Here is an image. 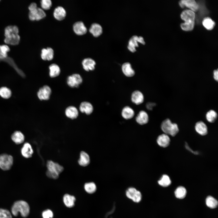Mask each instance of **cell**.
Here are the masks:
<instances>
[{"label":"cell","mask_w":218,"mask_h":218,"mask_svg":"<svg viewBox=\"0 0 218 218\" xmlns=\"http://www.w3.org/2000/svg\"><path fill=\"white\" fill-rule=\"evenodd\" d=\"M18 33L19 30L17 26L10 25L7 27L5 30V42L11 45H18L20 41Z\"/></svg>","instance_id":"cell-1"},{"label":"cell","mask_w":218,"mask_h":218,"mask_svg":"<svg viewBox=\"0 0 218 218\" xmlns=\"http://www.w3.org/2000/svg\"><path fill=\"white\" fill-rule=\"evenodd\" d=\"M181 19L185 21L180 24L181 29L186 31H191L193 29L195 18L194 12L190 10L183 11L180 14Z\"/></svg>","instance_id":"cell-2"},{"label":"cell","mask_w":218,"mask_h":218,"mask_svg":"<svg viewBox=\"0 0 218 218\" xmlns=\"http://www.w3.org/2000/svg\"><path fill=\"white\" fill-rule=\"evenodd\" d=\"M30 208L28 204L25 201L18 200L15 201L11 209V213L13 215L17 216L19 213L23 217H27L30 213Z\"/></svg>","instance_id":"cell-3"},{"label":"cell","mask_w":218,"mask_h":218,"mask_svg":"<svg viewBox=\"0 0 218 218\" xmlns=\"http://www.w3.org/2000/svg\"><path fill=\"white\" fill-rule=\"evenodd\" d=\"M46 166L47 168L46 172L47 176L48 177L53 179L58 178L60 174L64 170L63 167L52 160H48Z\"/></svg>","instance_id":"cell-4"},{"label":"cell","mask_w":218,"mask_h":218,"mask_svg":"<svg viewBox=\"0 0 218 218\" xmlns=\"http://www.w3.org/2000/svg\"><path fill=\"white\" fill-rule=\"evenodd\" d=\"M161 128L164 134L172 136H175L179 131L177 124L172 123L168 118L163 121L161 124Z\"/></svg>","instance_id":"cell-5"},{"label":"cell","mask_w":218,"mask_h":218,"mask_svg":"<svg viewBox=\"0 0 218 218\" xmlns=\"http://www.w3.org/2000/svg\"><path fill=\"white\" fill-rule=\"evenodd\" d=\"M13 161L12 157L7 154L0 155V168L4 170H9L12 167Z\"/></svg>","instance_id":"cell-6"},{"label":"cell","mask_w":218,"mask_h":218,"mask_svg":"<svg viewBox=\"0 0 218 218\" xmlns=\"http://www.w3.org/2000/svg\"><path fill=\"white\" fill-rule=\"evenodd\" d=\"M138 43L143 45H145V43L143 38L141 36L137 35L132 36L128 41L127 48L132 52L136 51V48L138 47Z\"/></svg>","instance_id":"cell-7"},{"label":"cell","mask_w":218,"mask_h":218,"mask_svg":"<svg viewBox=\"0 0 218 218\" xmlns=\"http://www.w3.org/2000/svg\"><path fill=\"white\" fill-rule=\"evenodd\" d=\"M126 196L135 203H138L142 199V195L140 192L133 187H130L126 192Z\"/></svg>","instance_id":"cell-8"},{"label":"cell","mask_w":218,"mask_h":218,"mask_svg":"<svg viewBox=\"0 0 218 218\" xmlns=\"http://www.w3.org/2000/svg\"><path fill=\"white\" fill-rule=\"evenodd\" d=\"M82 78L80 74H74L68 77L67 82L70 87L78 88L82 83Z\"/></svg>","instance_id":"cell-9"},{"label":"cell","mask_w":218,"mask_h":218,"mask_svg":"<svg viewBox=\"0 0 218 218\" xmlns=\"http://www.w3.org/2000/svg\"><path fill=\"white\" fill-rule=\"evenodd\" d=\"M45 16V13L41 8H37L35 9L29 11V18L31 21H38L43 19Z\"/></svg>","instance_id":"cell-10"},{"label":"cell","mask_w":218,"mask_h":218,"mask_svg":"<svg viewBox=\"0 0 218 218\" xmlns=\"http://www.w3.org/2000/svg\"><path fill=\"white\" fill-rule=\"evenodd\" d=\"M51 93L50 87L45 85L39 89L37 93V96L41 100H47L49 99Z\"/></svg>","instance_id":"cell-11"},{"label":"cell","mask_w":218,"mask_h":218,"mask_svg":"<svg viewBox=\"0 0 218 218\" xmlns=\"http://www.w3.org/2000/svg\"><path fill=\"white\" fill-rule=\"evenodd\" d=\"M182 8L186 7L193 12H197L199 9V4L194 0H182L179 2Z\"/></svg>","instance_id":"cell-12"},{"label":"cell","mask_w":218,"mask_h":218,"mask_svg":"<svg viewBox=\"0 0 218 218\" xmlns=\"http://www.w3.org/2000/svg\"><path fill=\"white\" fill-rule=\"evenodd\" d=\"M73 29L74 32L78 35H84L87 32V29L82 21L75 23L73 25Z\"/></svg>","instance_id":"cell-13"},{"label":"cell","mask_w":218,"mask_h":218,"mask_svg":"<svg viewBox=\"0 0 218 218\" xmlns=\"http://www.w3.org/2000/svg\"><path fill=\"white\" fill-rule=\"evenodd\" d=\"M157 141L158 144L160 147H166L170 144V139L168 135L163 134L158 136Z\"/></svg>","instance_id":"cell-14"},{"label":"cell","mask_w":218,"mask_h":218,"mask_svg":"<svg viewBox=\"0 0 218 218\" xmlns=\"http://www.w3.org/2000/svg\"><path fill=\"white\" fill-rule=\"evenodd\" d=\"M196 131L202 136L206 135L208 132L207 127L206 124L202 121L197 122L195 126Z\"/></svg>","instance_id":"cell-15"},{"label":"cell","mask_w":218,"mask_h":218,"mask_svg":"<svg viewBox=\"0 0 218 218\" xmlns=\"http://www.w3.org/2000/svg\"><path fill=\"white\" fill-rule=\"evenodd\" d=\"M82 65L84 69L87 71H93L95 68V61L90 58H86L82 61Z\"/></svg>","instance_id":"cell-16"},{"label":"cell","mask_w":218,"mask_h":218,"mask_svg":"<svg viewBox=\"0 0 218 218\" xmlns=\"http://www.w3.org/2000/svg\"><path fill=\"white\" fill-rule=\"evenodd\" d=\"M131 100L133 102L137 105L140 104L144 102L143 94L139 91H134L132 94Z\"/></svg>","instance_id":"cell-17"},{"label":"cell","mask_w":218,"mask_h":218,"mask_svg":"<svg viewBox=\"0 0 218 218\" xmlns=\"http://www.w3.org/2000/svg\"><path fill=\"white\" fill-rule=\"evenodd\" d=\"M79 110L82 113H85L87 115H90L93 112V107L90 102L84 101L80 104Z\"/></svg>","instance_id":"cell-18"},{"label":"cell","mask_w":218,"mask_h":218,"mask_svg":"<svg viewBox=\"0 0 218 218\" xmlns=\"http://www.w3.org/2000/svg\"><path fill=\"white\" fill-rule=\"evenodd\" d=\"M136 120L137 122L140 125L147 124L149 121V117L147 113L144 111H140L137 114Z\"/></svg>","instance_id":"cell-19"},{"label":"cell","mask_w":218,"mask_h":218,"mask_svg":"<svg viewBox=\"0 0 218 218\" xmlns=\"http://www.w3.org/2000/svg\"><path fill=\"white\" fill-rule=\"evenodd\" d=\"M54 51L51 48H43L41 50V57L44 60L51 61L54 57Z\"/></svg>","instance_id":"cell-20"},{"label":"cell","mask_w":218,"mask_h":218,"mask_svg":"<svg viewBox=\"0 0 218 218\" xmlns=\"http://www.w3.org/2000/svg\"><path fill=\"white\" fill-rule=\"evenodd\" d=\"M22 155L26 158L31 157L33 153V150L30 144L28 143H25L21 150Z\"/></svg>","instance_id":"cell-21"},{"label":"cell","mask_w":218,"mask_h":218,"mask_svg":"<svg viewBox=\"0 0 218 218\" xmlns=\"http://www.w3.org/2000/svg\"><path fill=\"white\" fill-rule=\"evenodd\" d=\"M65 114L68 118L72 119L76 118L78 115V112L77 108L73 106L68 107L65 110Z\"/></svg>","instance_id":"cell-22"},{"label":"cell","mask_w":218,"mask_h":218,"mask_svg":"<svg viewBox=\"0 0 218 218\" xmlns=\"http://www.w3.org/2000/svg\"><path fill=\"white\" fill-rule=\"evenodd\" d=\"M122 70L124 74L127 77H133L135 74L134 70L129 62L124 63L122 65Z\"/></svg>","instance_id":"cell-23"},{"label":"cell","mask_w":218,"mask_h":218,"mask_svg":"<svg viewBox=\"0 0 218 218\" xmlns=\"http://www.w3.org/2000/svg\"><path fill=\"white\" fill-rule=\"evenodd\" d=\"M53 15L55 19L59 21H61L65 18L66 15V12L63 7L58 6L55 9Z\"/></svg>","instance_id":"cell-24"},{"label":"cell","mask_w":218,"mask_h":218,"mask_svg":"<svg viewBox=\"0 0 218 218\" xmlns=\"http://www.w3.org/2000/svg\"><path fill=\"white\" fill-rule=\"evenodd\" d=\"M90 161L89 155L84 151H81L80 154V158L78 160L79 164L81 166L86 167L89 164Z\"/></svg>","instance_id":"cell-25"},{"label":"cell","mask_w":218,"mask_h":218,"mask_svg":"<svg viewBox=\"0 0 218 218\" xmlns=\"http://www.w3.org/2000/svg\"><path fill=\"white\" fill-rule=\"evenodd\" d=\"M90 32L95 37L100 36L102 32V28L101 26L97 23L92 24L89 30Z\"/></svg>","instance_id":"cell-26"},{"label":"cell","mask_w":218,"mask_h":218,"mask_svg":"<svg viewBox=\"0 0 218 218\" xmlns=\"http://www.w3.org/2000/svg\"><path fill=\"white\" fill-rule=\"evenodd\" d=\"M12 140L16 144H20L23 143L25 140L24 134L20 131L14 132L11 136Z\"/></svg>","instance_id":"cell-27"},{"label":"cell","mask_w":218,"mask_h":218,"mask_svg":"<svg viewBox=\"0 0 218 218\" xmlns=\"http://www.w3.org/2000/svg\"><path fill=\"white\" fill-rule=\"evenodd\" d=\"M121 115L122 117L126 119H129L133 117L134 115L133 110L130 107L126 106L123 109Z\"/></svg>","instance_id":"cell-28"},{"label":"cell","mask_w":218,"mask_h":218,"mask_svg":"<svg viewBox=\"0 0 218 218\" xmlns=\"http://www.w3.org/2000/svg\"><path fill=\"white\" fill-rule=\"evenodd\" d=\"M63 200L64 204L68 207H72L74 205L75 198L73 196L65 194L64 196Z\"/></svg>","instance_id":"cell-29"},{"label":"cell","mask_w":218,"mask_h":218,"mask_svg":"<svg viewBox=\"0 0 218 218\" xmlns=\"http://www.w3.org/2000/svg\"><path fill=\"white\" fill-rule=\"evenodd\" d=\"M49 75L51 78H55L58 76L61 72L59 66L55 64H53L49 66Z\"/></svg>","instance_id":"cell-30"},{"label":"cell","mask_w":218,"mask_h":218,"mask_svg":"<svg viewBox=\"0 0 218 218\" xmlns=\"http://www.w3.org/2000/svg\"><path fill=\"white\" fill-rule=\"evenodd\" d=\"M202 23L204 27L208 30L212 29L215 25V22L209 17L204 18L203 19Z\"/></svg>","instance_id":"cell-31"},{"label":"cell","mask_w":218,"mask_h":218,"mask_svg":"<svg viewBox=\"0 0 218 218\" xmlns=\"http://www.w3.org/2000/svg\"><path fill=\"white\" fill-rule=\"evenodd\" d=\"M217 114L216 112L213 110H210L208 111L206 114L207 121L210 123H213L216 119Z\"/></svg>","instance_id":"cell-32"},{"label":"cell","mask_w":218,"mask_h":218,"mask_svg":"<svg viewBox=\"0 0 218 218\" xmlns=\"http://www.w3.org/2000/svg\"><path fill=\"white\" fill-rule=\"evenodd\" d=\"M187 194L185 188L183 186L178 187L175 191V195L178 198L182 199L184 198Z\"/></svg>","instance_id":"cell-33"},{"label":"cell","mask_w":218,"mask_h":218,"mask_svg":"<svg viewBox=\"0 0 218 218\" xmlns=\"http://www.w3.org/2000/svg\"><path fill=\"white\" fill-rule=\"evenodd\" d=\"M158 183L161 186L167 187L170 184L171 180L169 176L166 174H164L158 181Z\"/></svg>","instance_id":"cell-34"},{"label":"cell","mask_w":218,"mask_h":218,"mask_svg":"<svg viewBox=\"0 0 218 218\" xmlns=\"http://www.w3.org/2000/svg\"><path fill=\"white\" fill-rule=\"evenodd\" d=\"M84 188L87 193L92 194L96 190L97 187L94 183L91 182L85 183L84 185Z\"/></svg>","instance_id":"cell-35"},{"label":"cell","mask_w":218,"mask_h":218,"mask_svg":"<svg viewBox=\"0 0 218 218\" xmlns=\"http://www.w3.org/2000/svg\"><path fill=\"white\" fill-rule=\"evenodd\" d=\"M206 202L207 206L210 208H215L218 205L217 201L211 196H208L207 197Z\"/></svg>","instance_id":"cell-36"},{"label":"cell","mask_w":218,"mask_h":218,"mask_svg":"<svg viewBox=\"0 0 218 218\" xmlns=\"http://www.w3.org/2000/svg\"><path fill=\"white\" fill-rule=\"evenodd\" d=\"M11 95V91L9 88L5 87H3L0 88V96L3 98H9Z\"/></svg>","instance_id":"cell-37"},{"label":"cell","mask_w":218,"mask_h":218,"mask_svg":"<svg viewBox=\"0 0 218 218\" xmlns=\"http://www.w3.org/2000/svg\"><path fill=\"white\" fill-rule=\"evenodd\" d=\"M9 47L6 45H0V58L4 59L7 56V53L10 51Z\"/></svg>","instance_id":"cell-38"},{"label":"cell","mask_w":218,"mask_h":218,"mask_svg":"<svg viewBox=\"0 0 218 218\" xmlns=\"http://www.w3.org/2000/svg\"><path fill=\"white\" fill-rule=\"evenodd\" d=\"M12 216L8 210L0 208V218H12Z\"/></svg>","instance_id":"cell-39"},{"label":"cell","mask_w":218,"mask_h":218,"mask_svg":"<svg viewBox=\"0 0 218 218\" xmlns=\"http://www.w3.org/2000/svg\"><path fill=\"white\" fill-rule=\"evenodd\" d=\"M41 3L42 8L45 10L49 9L52 5V2L50 0H42Z\"/></svg>","instance_id":"cell-40"},{"label":"cell","mask_w":218,"mask_h":218,"mask_svg":"<svg viewBox=\"0 0 218 218\" xmlns=\"http://www.w3.org/2000/svg\"><path fill=\"white\" fill-rule=\"evenodd\" d=\"M42 216L43 218H52L53 214L51 210L48 209L43 212Z\"/></svg>","instance_id":"cell-41"},{"label":"cell","mask_w":218,"mask_h":218,"mask_svg":"<svg viewBox=\"0 0 218 218\" xmlns=\"http://www.w3.org/2000/svg\"><path fill=\"white\" fill-rule=\"evenodd\" d=\"M156 105V104L154 103L148 102L146 104V107L147 110L150 111L153 109Z\"/></svg>","instance_id":"cell-42"},{"label":"cell","mask_w":218,"mask_h":218,"mask_svg":"<svg viewBox=\"0 0 218 218\" xmlns=\"http://www.w3.org/2000/svg\"><path fill=\"white\" fill-rule=\"evenodd\" d=\"M37 4L35 3H31L29 6L28 9L29 11L35 9L37 8Z\"/></svg>","instance_id":"cell-43"},{"label":"cell","mask_w":218,"mask_h":218,"mask_svg":"<svg viewBox=\"0 0 218 218\" xmlns=\"http://www.w3.org/2000/svg\"><path fill=\"white\" fill-rule=\"evenodd\" d=\"M213 78L214 79L218 81V69L215 70L213 71Z\"/></svg>","instance_id":"cell-44"}]
</instances>
